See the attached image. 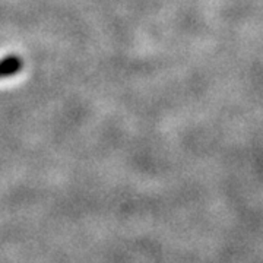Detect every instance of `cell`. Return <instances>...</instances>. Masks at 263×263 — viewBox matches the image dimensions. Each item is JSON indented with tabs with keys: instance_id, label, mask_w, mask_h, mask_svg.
Instances as JSON below:
<instances>
[{
	"instance_id": "6da1fadb",
	"label": "cell",
	"mask_w": 263,
	"mask_h": 263,
	"mask_svg": "<svg viewBox=\"0 0 263 263\" xmlns=\"http://www.w3.org/2000/svg\"><path fill=\"white\" fill-rule=\"evenodd\" d=\"M24 62L19 56H8L0 60V79L9 78L21 72Z\"/></svg>"
}]
</instances>
